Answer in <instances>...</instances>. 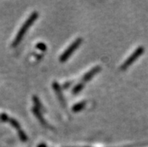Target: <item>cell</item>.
I'll list each match as a JSON object with an SVG mask.
<instances>
[{
  "label": "cell",
  "instance_id": "obj_1",
  "mask_svg": "<svg viewBox=\"0 0 148 147\" xmlns=\"http://www.w3.org/2000/svg\"><path fill=\"white\" fill-rule=\"evenodd\" d=\"M38 17V14L36 12V11H34L33 13L31 14L29 17L27 18L26 21L24 22V23L23 24V26H21V29H19V32H17V34L15 36V38L13 41V44H12V46L15 47L18 45L19 44L21 43V40L23 38L25 34L26 33V32L28 31L29 29L32 26V23H33L35 21L37 20Z\"/></svg>",
  "mask_w": 148,
  "mask_h": 147
},
{
  "label": "cell",
  "instance_id": "obj_2",
  "mask_svg": "<svg viewBox=\"0 0 148 147\" xmlns=\"http://www.w3.org/2000/svg\"><path fill=\"white\" fill-rule=\"evenodd\" d=\"M144 52H145V47H138V48L132 53L131 56H129V57L127 58V59L122 64V65H121V70H126V69H127L132 64H133L134 62H135L136 61L143 53H144Z\"/></svg>",
  "mask_w": 148,
  "mask_h": 147
},
{
  "label": "cell",
  "instance_id": "obj_5",
  "mask_svg": "<svg viewBox=\"0 0 148 147\" xmlns=\"http://www.w3.org/2000/svg\"><path fill=\"white\" fill-rule=\"evenodd\" d=\"M83 87H84V83H79V84H77V86H76L75 88H74L73 93L74 94L78 93L79 92H80L81 90H82Z\"/></svg>",
  "mask_w": 148,
  "mask_h": 147
},
{
  "label": "cell",
  "instance_id": "obj_6",
  "mask_svg": "<svg viewBox=\"0 0 148 147\" xmlns=\"http://www.w3.org/2000/svg\"><path fill=\"white\" fill-rule=\"evenodd\" d=\"M85 103H79V104H76V105H75V107H73V110L74 111H79L80 110H81L83 107H84V106Z\"/></svg>",
  "mask_w": 148,
  "mask_h": 147
},
{
  "label": "cell",
  "instance_id": "obj_3",
  "mask_svg": "<svg viewBox=\"0 0 148 147\" xmlns=\"http://www.w3.org/2000/svg\"><path fill=\"white\" fill-rule=\"evenodd\" d=\"M81 42H82V39L81 38H77L75 41H73V43L70 45L69 47H68L61 55L60 58V60L61 62H65L66 60L71 56V54L75 52V50L78 48V47L81 45Z\"/></svg>",
  "mask_w": 148,
  "mask_h": 147
},
{
  "label": "cell",
  "instance_id": "obj_4",
  "mask_svg": "<svg viewBox=\"0 0 148 147\" xmlns=\"http://www.w3.org/2000/svg\"><path fill=\"white\" fill-rule=\"evenodd\" d=\"M100 71V68L99 67H95L93 68H92L90 70V71L85 74V75L84 76V77L82 78V81H83V83L85 82H87L89 80H90L92 79V77L94 75H96L99 71Z\"/></svg>",
  "mask_w": 148,
  "mask_h": 147
}]
</instances>
